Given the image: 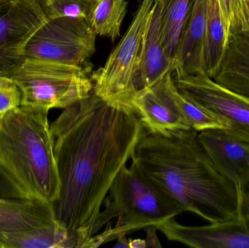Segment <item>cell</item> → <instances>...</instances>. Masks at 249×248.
<instances>
[{"instance_id": "6da1fadb", "label": "cell", "mask_w": 249, "mask_h": 248, "mask_svg": "<svg viewBox=\"0 0 249 248\" xmlns=\"http://www.w3.org/2000/svg\"><path fill=\"white\" fill-rule=\"evenodd\" d=\"M51 130L59 178L55 217L89 248L109 188L146 131L131 109L93 93L65 108Z\"/></svg>"}, {"instance_id": "7a4b0ae2", "label": "cell", "mask_w": 249, "mask_h": 248, "mask_svg": "<svg viewBox=\"0 0 249 248\" xmlns=\"http://www.w3.org/2000/svg\"><path fill=\"white\" fill-rule=\"evenodd\" d=\"M131 160L180 214L192 212L211 224L242 216L236 188L216 168L197 131L146 132Z\"/></svg>"}, {"instance_id": "3957f363", "label": "cell", "mask_w": 249, "mask_h": 248, "mask_svg": "<svg viewBox=\"0 0 249 248\" xmlns=\"http://www.w3.org/2000/svg\"><path fill=\"white\" fill-rule=\"evenodd\" d=\"M48 112L20 105L0 116V167L29 199L53 205L59 178Z\"/></svg>"}, {"instance_id": "277c9868", "label": "cell", "mask_w": 249, "mask_h": 248, "mask_svg": "<svg viewBox=\"0 0 249 248\" xmlns=\"http://www.w3.org/2000/svg\"><path fill=\"white\" fill-rule=\"evenodd\" d=\"M101 217L105 224L116 218L113 227L117 239L148 227H155L180 213L164 198L132 162L114 180Z\"/></svg>"}, {"instance_id": "5b68a950", "label": "cell", "mask_w": 249, "mask_h": 248, "mask_svg": "<svg viewBox=\"0 0 249 248\" xmlns=\"http://www.w3.org/2000/svg\"><path fill=\"white\" fill-rule=\"evenodd\" d=\"M90 68L26 58L10 79L21 93L22 106L64 109L93 93Z\"/></svg>"}, {"instance_id": "8992f818", "label": "cell", "mask_w": 249, "mask_h": 248, "mask_svg": "<svg viewBox=\"0 0 249 248\" xmlns=\"http://www.w3.org/2000/svg\"><path fill=\"white\" fill-rule=\"evenodd\" d=\"M155 0H142L128 29L103 66L92 74L93 93L108 103L128 108L137 91L134 84L138 57Z\"/></svg>"}, {"instance_id": "52a82bcc", "label": "cell", "mask_w": 249, "mask_h": 248, "mask_svg": "<svg viewBox=\"0 0 249 248\" xmlns=\"http://www.w3.org/2000/svg\"><path fill=\"white\" fill-rule=\"evenodd\" d=\"M96 36L85 19L48 18L28 43L26 57L86 67Z\"/></svg>"}, {"instance_id": "ba28073f", "label": "cell", "mask_w": 249, "mask_h": 248, "mask_svg": "<svg viewBox=\"0 0 249 248\" xmlns=\"http://www.w3.org/2000/svg\"><path fill=\"white\" fill-rule=\"evenodd\" d=\"M171 75L181 94L220 118L230 133L249 142V98L218 84L204 72L175 70Z\"/></svg>"}, {"instance_id": "9c48e42d", "label": "cell", "mask_w": 249, "mask_h": 248, "mask_svg": "<svg viewBox=\"0 0 249 248\" xmlns=\"http://www.w3.org/2000/svg\"><path fill=\"white\" fill-rule=\"evenodd\" d=\"M48 17L40 0H13L0 8V77L10 78L26 48Z\"/></svg>"}, {"instance_id": "30bf717a", "label": "cell", "mask_w": 249, "mask_h": 248, "mask_svg": "<svg viewBox=\"0 0 249 248\" xmlns=\"http://www.w3.org/2000/svg\"><path fill=\"white\" fill-rule=\"evenodd\" d=\"M202 147L219 173L236 188L242 216L249 219V142L225 129L198 132Z\"/></svg>"}, {"instance_id": "8fae6325", "label": "cell", "mask_w": 249, "mask_h": 248, "mask_svg": "<svg viewBox=\"0 0 249 248\" xmlns=\"http://www.w3.org/2000/svg\"><path fill=\"white\" fill-rule=\"evenodd\" d=\"M171 74L150 87L139 90L128 105L139 116L147 133L166 135L190 130L171 93Z\"/></svg>"}, {"instance_id": "7c38bea8", "label": "cell", "mask_w": 249, "mask_h": 248, "mask_svg": "<svg viewBox=\"0 0 249 248\" xmlns=\"http://www.w3.org/2000/svg\"><path fill=\"white\" fill-rule=\"evenodd\" d=\"M168 240L196 248H249V220L244 216L203 227H187L174 218L158 226Z\"/></svg>"}, {"instance_id": "4fadbf2b", "label": "cell", "mask_w": 249, "mask_h": 248, "mask_svg": "<svg viewBox=\"0 0 249 248\" xmlns=\"http://www.w3.org/2000/svg\"><path fill=\"white\" fill-rule=\"evenodd\" d=\"M174 64L162 47L160 36V7L155 0L141 45L135 74L136 91L150 87L174 72Z\"/></svg>"}, {"instance_id": "5bb4252c", "label": "cell", "mask_w": 249, "mask_h": 248, "mask_svg": "<svg viewBox=\"0 0 249 248\" xmlns=\"http://www.w3.org/2000/svg\"><path fill=\"white\" fill-rule=\"evenodd\" d=\"M58 224L52 204L36 199H0V236Z\"/></svg>"}, {"instance_id": "9a60e30c", "label": "cell", "mask_w": 249, "mask_h": 248, "mask_svg": "<svg viewBox=\"0 0 249 248\" xmlns=\"http://www.w3.org/2000/svg\"><path fill=\"white\" fill-rule=\"evenodd\" d=\"M207 5L208 0H194L176 55L174 71L180 70L190 74L204 72L203 52Z\"/></svg>"}, {"instance_id": "2e32d148", "label": "cell", "mask_w": 249, "mask_h": 248, "mask_svg": "<svg viewBox=\"0 0 249 248\" xmlns=\"http://www.w3.org/2000/svg\"><path fill=\"white\" fill-rule=\"evenodd\" d=\"M216 83L249 98V36L230 38L223 59L213 78Z\"/></svg>"}, {"instance_id": "e0dca14e", "label": "cell", "mask_w": 249, "mask_h": 248, "mask_svg": "<svg viewBox=\"0 0 249 248\" xmlns=\"http://www.w3.org/2000/svg\"><path fill=\"white\" fill-rule=\"evenodd\" d=\"M160 7L162 47L175 68V58L194 0H155Z\"/></svg>"}, {"instance_id": "ac0fdd59", "label": "cell", "mask_w": 249, "mask_h": 248, "mask_svg": "<svg viewBox=\"0 0 249 248\" xmlns=\"http://www.w3.org/2000/svg\"><path fill=\"white\" fill-rule=\"evenodd\" d=\"M80 248L78 240L60 224L0 236V248Z\"/></svg>"}, {"instance_id": "d6986e66", "label": "cell", "mask_w": 249, "mask_h": 248, "mask_svg": "<svg viewBox=\"0 0 249 248\" xmlns=\"http://www.w3.org/2000/svg\"><path fill=\"white\" fill-rule=\"evenodd\" d=\"M227 45L228 41L217 0H208L203 67V71L211 78L217 72Z\"/></svg>"}, {"instance_id": "ffe728a7", "label": "cell", "mask_w": 249, "mask_h": 248, "mask_svg": "<svg viewBox=\"0 0 249 248\" xmlns=\"http://www.w3.org/2000/svg\"><path fill=\"white\" fill-rule=\"evenodd\" d=\"M127 7L126 0H96L88 23L96 35L106 36L114 42L121 36Z\"/></svg>"}, {"instance_id": "44dd1931", "label": "cell", "mask_w": 249, "mask_h": 248, "mask_svg": "<svg viewBox=\"0 0 249 248\" xmlns=\"http://www.w3.org/2000/svg\"><path fill=\"white\" fill-rule=\"evenodd\" d=\"M171 93L190 129L198 132L209 129H227L226 125L220 118L181 94L174 81L171 84Z\"/></svg>"}, {"instance_id": "7402d4cb", "label": "cell", "mask_w": 249, "mask_h": 248, "mask_svg": "<svg viewBox=\"0 0 249 248\" xmlns=\"http://www.w3.org/2000/svg\"><path fill=\"white\" fill-rule=\"evenodd\" d=\"M227 41L249 32V0H217Z\"/></svg>"}, {"instance_id": "603a6c76", "label": "cell", "mask_w": 249, "mask_h": 248, "mask_svg": "<svg viewBox=\"0 0 249 248\" xmlns=\"http://www.w3.org/2000/svg\"><path fill=\"white\" fill-rule=\"evenodd\" d=\"M48 18L70 17L87 20L96 0H40Z\"/></svg>"}, {"instance_id": "cb8c5ba5", "label": "cell", "mask_w": 249, "mask_h": 248, "mask_svg": "<svg viewBox=\"0 0 249 248\" xmlns=\"http://www.w3.org/2000/svg\"><path fill=\"white\" fill-rule=\"evenodd\" d=\"M21 104V93L10 78L0 77V116Z\"/></svg>"}, {"instance_id": "d4e9b609", "label": "cell", "mask_w": 249, "mask_h": 248, "mask_svg": "<svg viewBox=\"0 0 249 248\" xmlns=\"http://www.w3.org/2000/svg\"><path fill=\"white\" fill-rule=\"evenodd\" d=\"M0 199H29L22 189L0 167Z\"/></svg>"}, {"instance_id": "484cf974", "label": "cell", "mask_w": 249, "mask_h": 248, "mask_svg": "<svg viewBox=\"0 0 249 248\" xmlns=\"http://www.w3.org/2000/svg\"><path fill=\"white\" fill-rule=\"evenodd\" d=\"M146 230V248H159L161 247L160 244L159 240L157 237V231L158 228L155 227H148L144 228Z\"/></svg>"}, {"instance_id": "4316f807", "label": "cell", "mask_w": 249, "mask_h": 248, "mask_svg": "<svg viewBox=\"0 0 249 248\" xmlns=\"http://www.w3.org/2000/svg\"><path fill=\"white\" fill-rule=\"evenodd\" d=\"M129 247L130 248H146V241H145V240H141V239L129 240Z\"/></svg>"}, {"instance_id": "83f0119b", "label": "cell", "mask_w": 249, "mask_h": 248, "mask_svg": "<svg viewBox=\"0 0 249 248\" xmlns=\"http://www.w3.org/2000/svg\"><path fill=\"white\" fill-rule=\"evenodd\" d=\"M126 235L121 236L118 237V243L115 246V248H130L129 247V240H127L125 237Z\"/></svg>"}, {"instance_id": "f1b7e54d", "label": "cell", "mask_w": 249, "mask_h": 248, "mask_svg": "<svg viewBox=\"0 0 249 248\" xmlns=\"http://www.w3.org/2000/svg\"><path fill=\"white\" fill-rule=\"evenodd\" d=\"M13 1V0H0V8L3 6L6 5V4L10 3V1Z\"/></svg>"}, {"instance_id": "f546056e", "label": "cell", "mask_w": 249, "mask_h": 248, "mask_svg": "<svg viewBox=\"0 0 249 248\" xmlns=\"http://www.w3.org/2000/svg\"><path fill=\"white\" fill-rule=\"evenodd\" d=\"M248 194H249V184L248 186Z\"/></svg>"}, {"instance_id": "4dcf8cb0", "label": "cell", "mask_w": 249, "mask_h": 248, "mask_svg": "<svg viewBox=\"0 0 249 248\" xmlns=\"http://www.w3.org/2000/svg\"><path fill=\"white\" fill-rule=\"evenodd\" d=\"M247 33V35H248V36H249V32H248V33Z\"/></svg>"}]
</instances>
